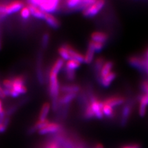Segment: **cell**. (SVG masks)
Masks as SVG:
<instances>
[{
	"instance_id": "obj_1",
	"label": "cell",
	"mask_w": 148,
	"mask_h": 148,
	"mask_svg": "<svg viewBox=\"0 0 148 148\" xmlns=\"http://www.w3.org/2000/svg\"><path fill=\"white\" fill-rule=\"evenodd\" d=\"M30 3L38 7L45 13L51 14L56 11L59 7V1L58 0H49V1H41V0H34L29 1Z\"/></svg>"
},
{
	"instance_id": "obj_2",
	"label": "cell",
	"mask_w": 148,
	"mask_h": 148,
	"mask_svg": "<svg viewBox=\"0 0 148 148\" xmlns=\"http://www.w3.org/2000/svg\"><path fill=\"white\" fill-rule=\"evenodd\" d=\"M89 104L92 113L94 114L95 117L98 119H102L104 117V114L103 112V101L99 100L95 98V96H92L90 98Z\"/></svg>"
},
{
	"instance_id": "obj_3",
	"label": "cell",
	"mask_w": 148,
	"mask_h": 148,
	"mask_svg": "<svg viewBox=\"0 0 148 148\" xmlns=\"http://www.w3.org/2000/svg\"><path fill=\"white\" fill-rule=\"evenodd\" d=\"M105 5V1L103 0L95 1L90 6L83 11V14L86 17H94L101 11Z\"/></svg>"
},
{
	"instance_id": "obj_4",
	"label": "cell",
	"mask_w": 148,
	"mask_h": 148,
	"mask_svg": "<svg viewBox=\"0 0 148 148\" xmlns=\"http://www.w3.org/2000/svg\"><path fill=\"white\" fill-rule=\"evenodd\" d=\"M128 62L133 67L148 72V60L138 56H132L128 59Z\"/></svg>"
},
{
	"instance_id": "obj_5",
	"label": "cell",
	"mask_w": 148,
	"mask_h": 148,
	"mask_svg": "<svg viewBox=\"0 0 148 148\" xmlns=\"http://www.w3.org/2000/svg\"><path fill=\"white\" fill-rule=\"evenodd\" d=\"M11 89L18 95L26 93L27 89L25 85V78L23 76H17L14 78Z\"/></svg>"
},
{
	"instance_id": "obj_6",
	"label": "cell",
	"mask_w": 148,
	"mask_h": 148,
	"mask_svg": "<svg viewBox=\"0 0 148 148\" xmlns=\"http://www.w3.org/2000/svg\"><path fill=\"white\" fill-rule=\"evenodd\" d=\"M24 6V3L22 1H16L11 2V3L8 4V5H6L5 15L11 14L21 11L22 8Z\"/></svg>"
},
{
	"instance_id": "obj_7",
	"label": "cell",
	"mask_w": 148,
	"mask_h": 148,
	"mask_svg": "<svg viewBox=\"0 0 148 148\" xmlns=\"http://www.w3.org/2000/svg\"><path fill=\"white\" fill-rule=\"evenodd\" d=\"M103 102L104 103L111 106L112 108H114L123 104L125 103V98L121 96H113L105 99Z\"/></svg>"
},
{
	"instance_id": "obj_8",
	"label": "cell",
	"mask_w": 148,
	"mask_h": 148,
	"mask_svg": "<svg viewBox=\"0 0 148 148\" xmlns=\"http://www.w3.org/2000/svg\"><path fill=\"white\" fill-rule=\"evenodd\" d=\"M61 128V126L59 124L54 122H49L47 125L41 128L38 131L40 135H46L48 133H54L58 132Z\"/></svg>"
},
{
	"instance_id": "obj_9",
	"label": "cell",
	"mask_w": 148,
	"mask_h": 148,
	"mask_svg": "<svg viewBox=\"0 0 148 148\" xmlns=\"http://www.w3.org/2000/svg\"><path fill=\"white\" fill-rule=\"evenodd\" d=\"M66 45L68 49L69 54V56H70L71 59L75 60V61L80 62L81 64L85 63L84 56L80 52H78V51L76 50L75 49H74L70 45Z\"/></svg>"
},
{
	"instance_id": "obj_10",
	"label": "cell",
	"mask_w": 148,
	"mask_h": 148,
	"mask_svg": "<svg viewBox=\"0 0 148 148\" xmlns=\"http://www.w3.org/2000/svg\"><path fill=\"white\" fill-rule=\"evenodd\" d=\"M132 106L130 104H126L123 106L121 114V120H120V123L123 127L127 125L130 116L132 114Z\"/></svg>"
},
{
	"instance_id": "obj_11",
	"label": "cell",
	"mask_w": 148,
	"mask_h": 148,
	"mask_svg": "<svg viewBox=\"0 0 148 148\" xmlns=\"http://www.w3.org/2000/svg\"><path fill=\"white\" fill-rule=\"evenodd\" d=\"M140 105H139V115L144 117L146 113L147 106H148V95L143 94L140 97Z\"/></svg>"
},
{
	"instance_id": "obj_12",
	"label": "cell",
	"mask_w": 148,
	"mask_h": 148,
	"mask_svg": "<svg viewBox=\"0 0 148 148\" xmlns=\"http://www.w3.org/2000/svg\"><path fill=\"white\" fill-rule=\"evenodd\" d=\"M27 6L29 8L31 15L32 16L38 18V19L45 20V13L43 11H41L38 7L34 5V4L30 3L29 2H28Z\"/></svg>"
},
{
	"instance_id": "obj_13",
	"label": "cell",
	"mask_w": 148,
	"mask_h": 148,
	"mask_svg": "<svg viewBox=\"0 0 148 148\" xmlns=\"http://www.w3.org/2000/svg\"><path fill=\"white\" fill-rule=\"evenodd\" d=\"M46 22L47 23V24L51 27L52 29H57L60 26V22L58 18L52 15L51 14L45 13V20Z\"/></svg>"
},
{
	"instance_id": "obj_14",
	"label": "cell",
	"mask_w": 148,
	"mask_h": 148,
	"mask_svg": "<svg viewBox=\"0 0 148 148\" xmlns=\"http://www.w3.org/2000/svg\"><path fill=\"white\" fill-rule=\"evenodd\" d=\"M91 38L92 41L104 44L108 40V35L103 32H94L91 35Z\"/></svg>"
},
{
	"instance_id": "obj_15",
	"label": "cell",
	"mask_w": 148,
	"mask_h": 148,
	"mask_svg": "<svg viewBox=\"0 0 148 148\" xmlns=\"http://www.w3.org/2000/svg\"><path fill=\"white\" fill-rule=\"evenodd\" d=\"M116 73L112 71L110 73H109L108 75L99 79V81L102 86L105 88H108L111 85V83L114 82V80L115 79V78H116Z\"/></svg>"
},
{
	"instance_id": "obj_16",
	"label": "cell",
	"mask_w": 148,
	"mask_h": 148,
	"mask_svg": "<svg viewBox=\"0 0 148 148\" xmlns=\"http://www.w3.org/2000/svg\"><path fill=\"white\" fill-rule=\"evenodd\" d=\"M113 67H114V63L112 61L105 62L98 75L99 80L107 75H108L109 73L112 72Z\"/></svg>"
},
{
	"instance_id": "obj_17",
	"label": "cell",
	"mask_w": 148,
	"mask_h": 148,
	"mask_svg": "<svg viewBox=\"0 0 148 148\" xmlns=\"http://www.w3.org/2000/svg\"><path fill=\"white\" fill-rule=\"evenodd\" d=\"M61 91L64 93H77L80 90L79 85L76 84H67L61 86Z\"/></svg>"
},
{
	"instance_id": "obj_18",
	"label": "cell",
	"mask_w": 148,
	"mask_h": 148,
	"mask_svg": "<svg viewBox=\"0 0 148 148\" xmlns=\"http://www.w3.org/2000/svg\"><path fill=\"white\" fill-rule=\"evenodd\" d=\"M76 93H64L59 98V105H66L70 104L71 102L76 98Z\"/></svg>"
},
{
	"instance_id": "obj_19",
	"label": "cell",
	"mask_w": 148,
	"mask_h": 148,
	"mask_svg": "<svg viewBox=\"0 0 148 148\" xmlns=\"http://www.w3.org/2000/svg\"><path fill=\"white\" fill-rule=\"evenodd\" d=\"M36 73L38 80L41 84H43L44 82V75L43 71L42 69V56L41 54L38 55V62H37V67H36Z\"/></svg>"
},
{
	"instance_id": "obj_20",
	"label": "cell",
	"mask_w": 148,
	"mask_h": 148,
	"mask_svg": "<svg viewBox=\"0 0 148 148\" xmlns=\"http://www.w3.org/2000/svg\"><path fill=\"white\" fill-rule=\"evenodd\" d=\"M51 105L48 102H46L43 104L39 114V120H45L47 119V117L51 109Z\"/></svg>"
},
{
	"instance_id": "obj_21",
	"label": "cell",
	"mask_w": 148,
	"mask_h": 148,
	"mask_svg": "<svg viewBox=\"0 0 148 148\" xmlns=\"http://www.w3.org/2000/svg\"><path fill=\"white\" fill-rule=\"evenodd\" d=\"M95 51L91 47V46L88 44V48L86 51L85 55L84 56V59H85V63L87 64H90L92 61H93L94 56H95Z\"/></svg>"
},
{
	"instance_id": "obj_22",
	"label": "cell",
	"mask_w": 148,
	"mask_h": 148,
	"mask_svg": "<svg viewBox=\"0 0 148 148\" xmlns=\"http://www.w3.org/2000/svg\"><path fill=\"white\" fill-rule=\"evenodd\" d=\"M49 120L46 119L45 120H38L36 122V123L34 125L31 127L29 130V133H33L36 131H39L40 130L41 128H43L45 126L47 125L49 123Z\"/></svg>"
},
{
	"instance_id": "obj_23",
	"label": "cell",
	"mask_w": 148,
	"mask_h": 148,
	"mask_svg": "<svg viewBox=\"0 0 148 148\" xmlns=\"http://www.w3.org/2000/svg\"><path fill=\"white\" fill-rule=\"evenodd\" d=\"M80 66H81L80 62L75 61V60L71 59L67 61L66 65H65L64 69H66L67 70H69V71H75V70H77V69L79 68Z\"/></svg>"
},
{
	"instance_id": "obj_24",
	"label": "cell",
	"mask_w": 148,
	"mask_h": 148,
	"mask_svg": "<svg viewBox=\"0 0 148 148\" xmlns=\"http://www.w3.org/2000/svg\"><path fill=\"white\" fill-rule=\"evenodd\" d=\"M64 66V61L61 58H59L53 64V66L51 67V71L58 74L60 72V71L62 70Z\"/></svg>"
},
{
	"instance_id": "obj_25",
	"label": "cell",
	"mask_w": 148,
	"mask_h": 148,
	"mask_svg": "<svg viewBox=\"0 0 148 148\" xmlns=\"http://www.w3.org/2000/svg\"><path fill=\"white\" fill-rule=\"evenodd\" d=\"M58 53L61 56V58L64 61H69L70 60V56H69L68 49L66 47V45L61 46L58 49Z\"/></svg>"
},
{
	"instance_id": "obj_26",
	"label": "cell",
	"mask_w": 148,
	"mask_h": 148,
	"mask_svg": "<svg viewBox=\"0 0 148 148\" xmlns=\"http://www.w3.org/2000/svg\"><path fill=\"white\" fill-rule=\"evenodd\" d=\"M103 112L104 114V116H106L108 118H112L114 116L115 114L113 108L104 103V102L103 106Z\"/></svg>"
},
{
	"instance_id": "obj_27",
	"label": "cell",
	"mask_w": 148,
	"mask_h": 148,
	"mask_svg": "<svg viewBox=\"0 0 148 148\" xmlns=\"http://www.w3.org/2000/svg\"><path fill=\"white\" fill-rule=\"evenodd\" d=\"M105 61L103 57H99L96 59L95 62V70L97 73H98V75Z\"/></svg>"
},
{
	"instance_id": "obj_28",
	"label": "cell",
	"mask_w": 148,
	"mask_h": 148,
	"mask_svg": "<svg viewBox=\"0 0 148 148\" xmlns=\"http://www.w3.org/2000/svg\"><path fill=\"white\" fill-rule=\"evenodd\" d=\"M89 45H90L91 46V47L93 48L95 53L100 52L101 51H102V49H103L104 46V43H99V42H96V41H93L92 40L90 41Z\"/></svg>"
},
{
	"instance_id": "obj_29",
	"label": "cell",
	"mask_w": 148,
	"mask_h": 148,
	"mask_svg": "<svg viewBox=\"0 0 148 148\" xmlns=\"http://www.w3.org/2000/svg\"><path fill=\"white\" fill-rule=\"evenodd\" d=\"M31 16V13L29 8L27 6H24L21 10V16L25 20L29 19L30 16Z\"/></svg>"
},
{
	"instance_id": "obj_30",
	"label": "cell",
	"mask_w": 148,
	"mask_h": 148,
	"mask_svg": "<svg viewBox=\"0 0 148 148\" xmlns=\"http://www.w3.org/2000/svg\"><path fill=\"white\" fill-rule=\"evenodd\" d=\"M50 40V35L49 33H45L41 38V46L43 49L47 48V46L49 45Z\"/></svg>"
},
{
	"instance_id": "obj_31",
	"label": "cell",
	"mask_w": 148,
	"mask_h": 148,
	"mask_svg": "<svg viewBox=\"0 0 148 148\" xmlns=\"http://www.w3.org/2000/svg\"><path fill=\"white\" fill-rule=\"evenodd\" d=\"M64 72H65V76H66V78L67 80L72 81L75 79V71H69V70H67L66 69H64Z\"/></svg>"
},
{
	"instance_id": "obj_32",
	"label": "cell",
	"mask_w": 148,
	"mask_h": 148,
	"mask_svg": "<svg viewBox=\"0 0 148 148\" xmlns=\"http://www.w3.org/2000/svg\"><path fill=\"white\" fill-rule=\"evenodd\" d=\"M3 85L4 87V89L10 90L12 86V80L5 79L3 82Z\"/></svg>"
},
{
	"instance_id": "obj_33",
	"label": "cell",
	"mask_w": 148,
	"mask_h": 148,
	"mask_svg": "<svg viewBox=\"0 0 148 148\" xmlns=\"http://www.w3.org/2000/svg\"><path fill=\"white\" fill-rule=\"evenodd\" d=\"M141 89L145 94L148 93V81H144L141 84Z\"/></svg>"
},
{
	"instance_id": "obj_34",
	"label": "cell",
	"mask_w": 148,
	"mask_h": 148,
	"mask_svg": "<svg viewBox=\"0 0 148 148\" xmlns=\"http://www.w3.org/2000/svg\"><path fill=\"white\" fill-rule=\"evenodd\" d=\"M9 123L8 120H5L3 123H0V133H3L6 130L8 124Z\"/></svg>"
},
{
	"instance_id": "obj_35",
	"label": "cell",
	"mask_w": 148,
	"mask_h": 148,
	"mask_svg": "<svg viewBox=\"0 0 148 148\" xmlns=\"http://www.w3.org/2000/svg\"><path fill=\"white\" fill-rule=\"evenodd\" d=\"M46 148H59V145L57 143L52 142L49 143Z\"/></svg>"
},
{
	"instance_id": "obj_36",
	"label": "cell",
	"mask_w": 148,
	"mask_h": 148,
	"mask_svg": "<svg viewBox=\"0 0 148 148\" xmlns=\"http://www.w3.org/2000/svg\"><path fill=\"white\" fill-rule=\"evenodd\" d=\"M122 148H141V146L138 144H135L132 145H127L125 146H123Z\"/></svg>"
},
{
	"instance_id": "obj_37",
	"label": "cell",
	"mask_w": 148,
	"mask_h": 148,
	"mask_svg": "<svg viewBox=\"0 0 148 148\" xmlns=\"http://www.w3.org/2000/svg\"><path fill=\"white\" fill-rule=\"evenodd\" d=\"M0 97H1V98H4L6 97L5 95H4V90L1 87V86H0Z\"/></svg>"
},
{
	"instance_id": "obj_38",
	"label": "cell",
	"mask_w": 148,
	"mask_h": 148,
	"mask_svg": "<svg viewBox=\"0 0 148 148\" xmlns=\"http://www.w3.org/2000/svg\"><path fill=\"white\" fill-rule=\"evenodd\" d=\"M4 113H5V112H4V110L3 108L2 102H1V100H0V115L3 114H4Z\"/></svg>"
},
{
	"instance_id": "obj_39",
	"label": "cell",
	"mask_w": 148,
	"mask_h": 148,
	"mask_svg": "<svg viewBox=\"0 0 148 148\" xmlns=\"http://www.w3.org/2000/svg\"><path fill=\"white\" fill-rule=\"evenodd\" d=\"M96 148H104V147L101 144H98L96 146Z\"/></svg>"
},
{
	"instance_id": "obj_40",
	"label": "cell",
	"mask_w": 148,
	"mask_h": 148,
	"mask_svg": "<svg viewBox=\"0 0 148 148\" xmlns=\"http://www.w3.org/2000/svg\"><path fill=\"white\" fill-rule=\"evenodd\" d=\"M1 48V30H0V49Z\"/></svg>"
},
{
	"instance_id": "obj_41",
	"label": "cell",
	"mask_w": 148,
	"mask_h": 148,
	"mask_svg": "<svg viewBox=\"0 0 148 148\" xmlns=\"http://www.w3.org/2000/svg\"><path fill=\"white\" fill-rule=\"evenodd\" d=\"M146 59L148 60V49L146 52Z\"/></svg>"
},
{
	"instance_id": "obj_42",
	"label": "cell",
	"mask_w": 148,
	"mask_h": 148,
	"mask_svg": "<svg viewBox=\"0 0 148 148\" xmlns=\"http://www.w3.org/2000/svg\"><path fill=\"white\" fill-rule=\"evenodd\" d=\"M147 95H148V93H147Z\"/></svg>"
},
{
	"instance_id": "obj_43",
	"label": "cell",
	"mask_w": 148,
	"mask_h": 148,
	"mask_svg": "<svg viewBox=\"0 0 148 148\" xmlns=\"http://www.w3.org/2000/svg\"><path fill=\"white\" fill-rule=\"evenodd\" d=\"M147 73H148V72H147Z\"/></svg>"
}]
</instances>
